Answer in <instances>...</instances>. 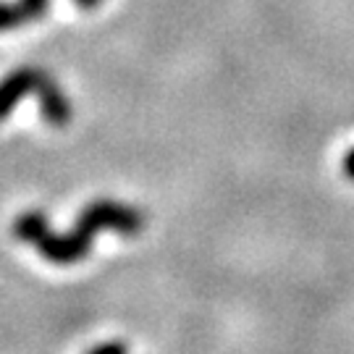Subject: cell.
<instances>
[{"mask_svg": "<svg viewBox=\"0 0 354 354\" xmlns=\"http://www.w3.org/2000/svg\"><path fill=\"white\" fill-rule=\"evenodd\" d=\"M145 228V213L118 200H92L82 207L76 226L68 234H53L50 228L35 244L50 266H76L92 250V236L100 231H115L124 236H137Z\"/></svg>", "mask_w": 354, "mask_h": 354, "instance_id": "6da1fadb", "label": "cell"}, {"mask_svg": "<svg viewBox=\"0 0 354 354\" xmlns=\"http://www.w3.org/2000/svg\"><path fill=\"white\" fill-rule=\"evenodd\" d=\"M35 97H37L39 113H42V121L48 127L64 129L71 124V115H74V108L66 97V92L61 89V84L53 79L48 71L39 74L37 89H35Z\"/></svg>", "mask_w": 354, "mask_h": 354, "instance_id": "7a4b0ae2", "label": "cell"}, {"mask_svg": "<svg viewBox=\"0 0 354 354\" xmlns=\"http://www.w3.org/2000/svg\"><path fill=\"white\" fill-rule=\"evenodd\" d=\"M39 74H42V68L21 66V68H13L0 79V124L11 115V111L26 95H35Z\"/></svg>", "mask_w": 354, "mask_h": 354, "instance_id": "3957f363", "label": "cell"}, {"mask_svg": "<svg viewBox=\"0 0 354 354\" xmlns=\"http://www.w3.org/2000/svg\"><path fill=\"white\" fill-rule=\"evenodd\" d=\"M48 228H50V223H48V215L42 213V210H24V213L16 215L11 231L21 244L35 247L39 241V236H42Z\"/></svg>", "mask_w": 354, "mask_h": 354, "instance_id": "277c9868", "label": "cell"}, {"mask_svg": "<svg viewBox=\"0 0 354 354\" xmlns=\"http://www.w3.org/2000/svg\"><path fill=\"white\" fill-rule=\"evenodd\" d=\"M26 19L24 8H21V3H6V0H0V32H11L16 26H21Z\"/></svg>", "mask_w": 354, "mask_h": 354, "instance_id": "5b68a950", "label": "cell"}, {"mask_svg": "<svg viewBox=\"0 0 354 354\" xmlns=\"http://www.w3.org/2000/svg\"><path fill=\"white\" fill-rule=\"evenodd\" d=\"M84 354H129V344L121 342V339L100 342V344H95V346H89Z\"/></svg>", "mask_w": 354, "mask_h": 354, "instance_id": "8992f818", "label": "cell"}, {"mask_svg": "<svg viewBox=\"0 0 354 354\" xmlns=\"http://www.w3.org/2000/svg\"><path fill=\"white\" fill-rule=\"evenodd\" d=\"M19 3H21V8H24L29 21L42 19V16L48 13V6H50V0H19Z\"/></svg>", "mask_w": 354, "mask_h": 354, "instance_id": "52a82bcc", "label": "cell"}, {"mask_svg": "<svg viewBox=\"0 0 354 354\" xmlns=\"http://www.w3.org/2000/svg\"><path fill=\"white\" fill-rule=\"evenodd\" d=\"M342 174L349 181H354V147L352 150H346L344 152V158H342Z\"/></svg>", "mask_w": 354, "mask_h": 354, "instance_id": "ba28073f", "label": "cell"}, {"mask_svg": "<svg viewBox=\"0 0 354 354\" xmlns=\"http://www.w3.org/2000/svg\"><path fill=\"white\" fill-rule=\"evenodd\" d=\"M79 8H84V11H92V8H97L102 0H74Z\"/></svg>", "mask_w": 354, "mask_h": 354, "instance_id": "9c48e42d", "label": "cell"}]
</instances>
